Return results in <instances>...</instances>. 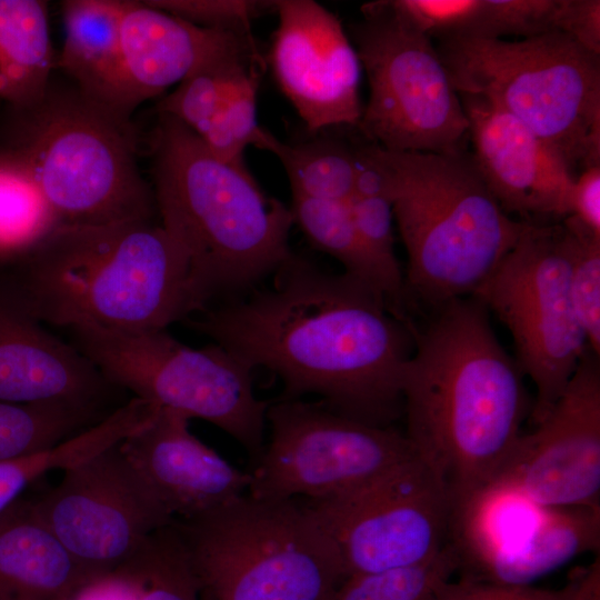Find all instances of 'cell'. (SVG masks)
<instances>
[{"instance_id": "6da1fadb", "label": "cell", "mask_w": 600, "mask_h": 600, "mask_svg": "<svg viewBox=\"0 0 600 600\" xmlns=\"http://www.w3.org/2000/svg\"><path fill=\"white\" fill-rule=\"evenodd\" d=\"M242 362L282 381V399L316 394L358 421L393 427L403 416L402 380L412 321L346 272L292 254L270 288L211 304L184 320Z\"/></svg>"}, {"instance_id": "7a4b0ae2", "label": "cell", "mask_w": 600, "mask_h": 600, "mask_svg": "<svg viewBox=\"0 0 600 600\" xmlns=\"http://www.w3.org/2000/svg\"><path fill=\"white\" fill-rule=\"evenodd\" d=\"M431 313L424 326L412 321L404 436L454 500L500 473L531 406L524 374L477 298L451 300Z\"/></svg>"}, {"instance_id": "3957f363", "label": "cell", "mask_w": 600, "mask_h": 600, "mask_svg": "<svg viewBox=\"0 0 600 600\" xmlns=\"http://www.w3.org/2000/svg\"><path fill=\"white\" fill-rule=\"evenodd\" d=\"M0 288L42 324L161 330L199 311L188 260L161 224H53L9 252Z\"/></svg>"}, {"instance_id": "277c9868", "label": "cell", "mask_w": 600, "mask_h": 600, "mask_svg": "<svg viewBox=\"0 0 600 600\" xmlns=\"http://www.w3.org/2000/svg\"><path fill=\"white\" fill-rule=\"evenodd\" d=\"M158 116L154 204L188 260L201 311L246 293L291 258L293 214L247 167L223 162L180 121Z\"/></svg>"}, {"instance_id": "5b68a950", "label": "cell", "mask_w": 600, "mask_h": 600, "mask_svg": "<svg viewBox=\"0 0 600 600\" xmlns=\"http://www.w3.org/2000/svg\"><path fill=\"white\" fill-rule=\"evenodd\" d=\"M386 180L407 252L404 283L412 309H438L471 297L528 224L496 200L464 149L397 152L368 143Z\"/></svg>"}, {"instance_id": "8992f818", "label": "cell", "mask_w": 600, "mask_h": 600, "mask_svg": "<svg viewBox=\"0 0 600 600\" xmlns=\"http://www.w3.org/2000/svg\"><path fill=\"white\" fill-rule=\"evenodd\" d=\"M461 96L512 116L573 169L600 166V56L551 31L503 39H440L436 46Z\"/></svg>"}, {"instance_id": "52a82bcc", "label": "cell", "mask_w": 600, "mask_h": 600, "mask_svg": "<svg viewBox=\"0 0 600 600\" xmlns=\"http://www.w3.org/2000/svg\"><path fill=\"white\" fill-rule=\"evenodd\" d=\"M174 524L209 600H330L344 580L304 502L246 493Z\"/></svg>"}, {"instance_id": "ba28073f", "label": "cell", "mask_w": 600, "mask_h": 600, "mask_svg": "<svg viewBox=\"0 0 600 600\" xmlns=\"http://www.w3.org/2000/svg\"><path fill=\"white\" fill-rule=\"evenodd\" d=\"M38 123L19 170L40 194L53 224L151 220L153 193L136 161L128 118L81 96L36 106Z\"/></svg>"}, {"instance_id": "9c48e42d", "label": "cell", "mask_w": 600, "mask_h": 600, "mask_svg": "<svg viewBox=\"0 0 600 600\" xmlns=\"http://www.w3.org/2000/svg\"><path fill=\"white\" fill-rule=\"evenodd\" d=\"M73 344L120 390L206 420L257 461L263 450L269 403L257 398L252 369L218 344L191 348L166 329H66ZM254 461V462H256Z\"/></svg>"}, {"instance_id": "30bf717a", "label": "cell", "mask_w": 600, "mask_h": 600, "mask_svg": "<svg viewBox=\"0 0 600 600\" xmlns=\"http://www.w3.org/2000/svg\"><path fill=\"white\" fill-rule=\"evenodd\" d=\"M509 330L518 366L536 387V426L559 399L590 350L569 288L562 223L528 222L513 248L474 292Z\"/></svg>"}, {"instance_id": "8fae6325", "label": "cell", "mask_w": 600, "mask_h": 600, "mask_svg": "<svg viewBox=\"0 0 600 600\" xmlns=\"http://www.w3.org/2000/svg\"><path fill=\"white\" fill-rule=\"evenodd\" d=\"M361 11L351 39L369 82L363 137L397 152L463 149L468 118L432 39L372 2Z\"/></svg>"}, {"instance_id": "7c38bea8", "label": "cell", "mask_w": 600, "mask_h": 600, "mask_svg": "<svg viewBox=\"0 0 600 600\" xmlns=\"http://www.w3.org/2000/svg\"><path fill=\"white\" fill-rule=\"evenodd\" d=\"M269 442L250 471V496L323 500L359 488L416 456L404 433L343 416L323 402L268 407Z\"/></svg>"}, {"instance_id": "4fadbf2b", "label": "cell", "mask_w": 600, "mask_h": 600, "mask_svg": "<svg viewBox=\"0 0 600 600\" xmlns=\"http://www.w3.org/2000/svg\"><path fill=\"white\" fill-rule=\"evenodd\" d=\"M304 503L344 579L422 563L449 542L450 491L417 456L349 492Z\"/></svg>"}, {"instance_id": "5bb4252c", "label": "cell", "mask_w": 600, "mask_h": 600, "mask_svg": "<svg viewBox=\"0 0 600 600\" xmlns=\"http://www.w3.org/2000/svg\"><path fill=\"white\" fill-rule=\"evenodd\" d=\"M63 472L32 506L92 577L126 564L153 532L174 521L120 442Z\"/></svg>"}, {"instance_id": "9a60e30c", "label": "cell", "mask_w": 600, "mask_h": 600, "mask_svg": "<svg viewBox=\"0 0 600 600\" xmlns=\"http://www.w3.org/2000/svg\"><path fill=\"white\" fill-rule=\"evenodd\" d=\"M491 482L543 508H600V362L588 350L546 418Z\"/></svg>"}, {"instance_id": "2e32d148", "label": "cell", "mask_w": 600, "mask_h": 600, "mask_svg": "<svg viewBox=\"0 0 600 600\" xmlns=\"http://www.w3.org/2000/svg\"><path fill=\"white\" fill-rule=\"evenodd\" d=\"M276 12L270 64L307 129L357 127L361 64L341 21L312 0H278Z\"/></svg>"}, {"instance_id": "e0dca14e", "label": "cell", "mask_w": 600, "mask_h": 600, "mask_svg": "<svg viewBox=\"0 0 600 600\" xmlns=\"http://www.w3.org/2000/svg\"><path fill=\"white\" fill-rule=\"evenodd\" d=\"M459 96L472 157L502 209L528 222L568 217L576 176L560 153L502 109Z\"/></svg>"}, {"instance_id": "ac0fdd59", "label": "cell", "mask_w": 600, "mask_h": 600, "mask_svg": "<svg viewBox=\"0 0 600 600\" xmlns=\"http://www.w3.org/2000/svg\"><path fill=\"white\" fill-rule=\"evenodd\" d=\"M186 416L159 408L120 450L177 520L212 511L248 492L242 471L198 439Z\"/></svg>"}, {"instance_id": "d6986e66", "label": "cell", "mask_w": 600, "mask_h": 600, "mask_svg": "<svg viewBox=\"0 0 600 600\" xmlns=\"http://www.w3.org/2000/svg\"><path fill=\"white\" fill-rule=\"evenodd\" d=\"M120 390L73 344L51 334L0 288V401H67L108 409Z\"/></svg>"}, {"instance_id": "ffe728a7", "label": "cell", "mask_w": 600, "mask_h": 600, "mask_svg": "<svg viewBox=\"0 0 600 600\" xmlns=\"http://www.w3.org/2000/svg\"><path fill=\"white\" fill-rule=\"evenodd\" d=\"M252 34V33H251ZM149 4L128 1L120 24L121 86L126 112L179 84L238 39Z\"/></svg>"}, {"instance_id": "44dd1931", "label": "cell", "mask_w": 600, "mask_h": 600, "mask_svg": "<svg viewBox=\"0 0 600 600\" xmlns=\"http://www.w3.org/2000/svg\"><path fill=\"white\" fill-rule=\"evenodd\" d=\"M90 576L21 497L0 512V600H68Z\"/></svg>"}, {"instance_id": "7402d4cb", "label": "cell", "mask_w": 600, "mask_h": 600, "mask_svg": "<svg viewBox=\"0 0 600 600\" xmlns=\"http://www.w3.org/2000/svg\"><path fill=\"white\" fill-rule=\"evenodd\" d=\"M127 0L62 2L64 40L57 67L84 98L129 119L121 86L120 24Z\"/></svg>"}, {"instance_id": "603a6c76", "label": "cell", "mask_w": 600, "mask_h": 600, "mask_svg": "<svg viewBox=\"0 0 600 600\" xmlns=\"http://www.w3.org/2000/svg\"><path fill=\"white\" fill-rule=\"evenodd\" d=\"M599 547L600 508H546L527 539L488 561L469 578L507 584H531L583 552H598Z\"/></svg>"}, {"instance_id": "cb8c5ba5", "label": "cell", "mask_w": 600, "mask_h": 600, "mask_svg": "<svg viewBox=\"0 0 600 600\" xmlns=\"http://www.w3.org/2000/svg\"><path fill=\"white\" fill-rule=\"evenodd\" d=\"M291 211L310 243L339 261L346 273L366 282L402 320L412 319L406 283L391 276L362 241L347 201L320 200L292 193Z\"/></svg>"}, {"instance_id": "d4e9b609", "label": "cell", "mask_w": 600, "mask_h": 600, "mask_svg": "<svg viewBox=\"0 0 600 600\" xmlns=\"http://www.w3.org/2000/svg\"><path fill=\"white\" fill-rule=\"evenodd\" d=\"M52 67L46 2L0 0V98L36 107L49 91Z\"/></svg>"}, {"instance_id": "484cf974", "label": "cell", "mask_w": 600, "mask_h": 600, "mask_svg": "<svg viewBox=\"0 0 600 600\" xmlns=\"http://www.w3.org/2000/svg\"><path fill=\"white\" fill-rule=\"evenodd\" d=\"M253 146L280 160L292 193L333 201L350 198L354 179V146L331 137L288 144L263 128Z\"/></svg>"}, {"instance_id": "4316f807", "label": "cell", "mask_w": 600, "mask_h": 600, "mask_svg": "<svg viewBox=\"0 0 600 600\" xmlns=\"http://www.w3.org/2000/svg\"><path fill=\"white\" fill-rule=\"evenodd\" d=\"M108 414L99 407L67 401H0V461L54 447Z\"/></svg>"}, {"instance_id": "83f0119b", "label": "cell", "mask_w": 600, "mask_h": 600, "mask_svg": "<svg viewBox=\"0 0 600 600\" xmlns=\"http://www.w3.org/2000/svg\"><path fill=\"white\" fill-rule=\"evenodd\" d=\"M122 567L138 582V600L201 599L198 579L174 522L153 532Z\"/></svg>"}, {"instance_id": "f1b7e54d", "label": "cell", "mask_w": 600, "mask_h": 600, "mask_svg": "<svg viewBox=\"0 0 600 600\" xmlns=\"http://www.w3.org/2000/svg\"><path fill=\"white\" fill-rule=\"evenodd\" d=\"M459 570V559L448 544L436 557L410 567L346 578L330 600H436Z\"/></svg>"}, {"instance_id": "f546056e", "label": "cell", "mask_w": 600, "mask_h": 600, "mask_svg": "<svg viewBox=\"0 0 600 600\" xmlns=\"http://www.w3.org/2000/svg\"><path fill=\"white\" fill-rule=\"evenodd\" d=\"M263 63L241 71L231 82L219 108L197 136L218 159L246 168L243 151L253 146L261 127L257 122V94Z\"/></svg>"}, {"instance_id": "4dcf8cb0", "label": "cell", "mask_w": 600, "mask_h": 600, "mask_svg": "<svg viewBox=\"0 0 600 600\" xmlns=\"http://www.w3.org/2000/svg\"><path fill=\"white\" fill-rule=\"evenodd\" d=\"M569 256V288L589 348L600 356V234L571 217L561 220Z\"/></svg>"}, {"instance_id": "1f68e13d", "label": "cell", "mask_w": 600, "mask_h": 600, "mask_svg": "<svg viewBox=\"0 0 600 600\" xmlns=\"http://www.w3.org/2000/svg\"><path fill=\"white\" fill-rule=\"evenodd\" d=\"M53 226L36 188L18 171H0V251L18 250Z\"/></svg>"}, {"instance_id": "d6a6232c", "label": "cell", "mask_w": 600, "mask_h": 600, "mask_svg": "<svg viewBox=\"0 0 600 600\" xmlns=\"http://www.w3.org/2000/svg\"><path fill=\"white\" fill-rule=\"evenodd\" d=\"M149 4L198 27L251 34V22L269 10L276 1L254 0H151Z\"/></svg>"}, {"instance_id": "836d02e7", "label": "cell", "mask_w": 600, "mask_h": 600, "mask_svg": "<svg viewBox=\"0 0 600 600\" xmlns=\"http://www.w3.org/2000/svg\"><path fill=\"white\" fill-rule=\"evenodd\" d=\"M353 223L364 244L394 278L404 281L394 251L393 210L387 193L347 200Z\"/></svg>"}, {"instance_id": "e575fe53", "label": "cell", "mask_w": 600, "mask_h": 600, "mask_svg": "<svg viewBox=\"0 0 600 600\" xmlns=\"http://www.w3.org/2000/svg\"><path fill=\"white\" fill-rule=\"evenodd\" d=\"M571 591L572 580L560 590H550L464 577L458 582L448 581L436 600H569Z\"/></svg>"}, {"instance_id": "d590c367", "label": "cell", "mask_w": 600, "mask_h": 600, "mask_svg": "<svg viewBox=\"0 0 600 600\" xmlns=\"http://www.w3.org/2000/svg\"><path fill=\"white\" fill-rule=\"evenodd\" d=\"M560 32L600 56V1L563 0Z\"/></svg>"}, {"instance_id": "8d00e7d4", "label": "cell", "mask_w": 600, "mask_h": 600, "mask_svg": "<svg viewBox=\"0 0 600 600\" xmlns=\"http://www.w3.org/2000/svg\"><path fill=\"white\" fill-rule=\"evenodd\" d=\"M568 217L600 234V166L586 168L576 177Z\"/></svg>"}, {"instance_id": "74e56055", "label": "cell", "mask_w": 600, "mask_h": 600, "mask_svg": "<svg viewBox=\"0 0 600 600\" xmlns=\"http://www.w3.org/2000/svg\"><path fill=\"white\" fill-rule=\"evenodd\" d=\"M138 597L139 587L134 576L121 567L89 579L68 600H138Z\"/></svg>"}, {"instance_id": "f35d334b", "label": "cell", "mask_w": 600, "mask_h": 600, "mask_svg": "<svg viewBox=\"0 0 600 600\" xmlns=\"http://www.w3.org/2000/svg\"><path fill=\"white\" fill-rule=\"evenodd\" d=\"M569 600H600V560L579 571L572 579Z\"/></svg>"}, {"instance_id": "ab89813d", "label": "cell", "mask_w": 600, "mask_h": 600, "mask_svg": "<svg viewBox=\"0 0 600 600\" xmlns=\"http://www.w3.org/2000/svg\"><path fill=\"white\" fill-rule=\"evenodd\" d=\"M200 600H209V599H207L206 597H202V596H201V599H200Z\"/></svg>"}]
</instances>
